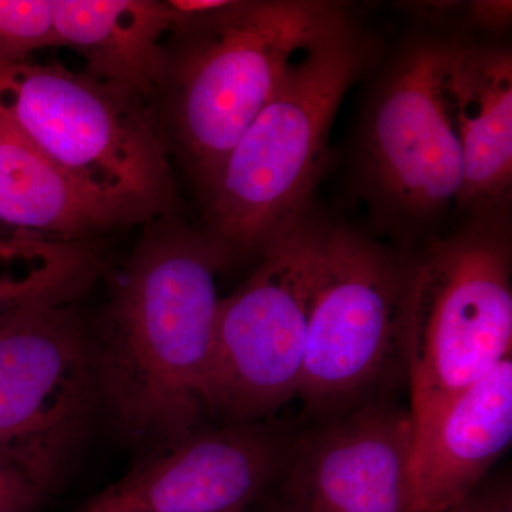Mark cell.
<instances>
[{
  "label": "cell",
  "instance_id": "44dd1931",
  "mask_svg": "<svg viewBox=\"0 0 512 512\" xmlns=\"http://www.w3.org/2000/svg\"><path fill=\"white\" fill-rule=\"evenodd\" d=\"M242 512H278L275 510L274 507H272L271 504L266 503L264 498H261V500L256 501V503L249 505V507L245 508Z\"/></svg>",
  "mask_w": 512,
  "mask_h": 512
},
{
  "label": "cell",
  "instance_id": "5b68a950",
  "mask_svg": "<svg viewBox=\"0 0 512 512\" xmlns=\"http://www.w3.org/2000/svg\"><path fill=\"white\" fill-rule=\"evenodd\" d=\"M406 255L346 225L313 217L305 360V420L394 394L404 379Z\"/></svg>",
  "mask_w": 512,
  "mask_h": 512
},
{
  "label": "cell",
  "instance_id": "5bb4252c",
  "mask_svg": "<svg viewBox=\"0 0 512 512\" xmlns=\"http://www.w3.org/2000/svg\"><path fill=\"white\" fill-rule=\"evenodd\" d=\"M446 84L464 156L458 207L498 211L512 180L510 50L450 39Z\"/></svg>",
  "mask_w": 512,
  "mask_h": 512
},
{
  "label": "cell",
  "instance_id": "30bf717a",
  "mask_svg": "<svg viewBox=\"0 0 512 512\" xmlns=\"http://www.w3.org/2000/svg\"><path fill=\"white\" fill-rule=\"evenodd\" d=\"M414 426L394 394L291 427L264 495L278 512H409Z\"/></svg>",
  "mask_w": 512,
  "mask_h": 512
},
{
  "label": "cell",
  "instance_id": "4fadbf2b",
  "mask_svg": "<svg viewBox=\"0 0 512 512\" xmlns=\"http://www.w3.org/2000/svg\"><path fill=\"white\" fill-rule=\"evenodd\" d=\"M164 214L170 211L157 202L87 183L0 119V222L47 238L86 242Z\"/></svg>",
  "mask_w": 512,
  "mask_h": 512
},
{
  "label": "cell",
  "instance_id": "ffe728a7",
  "mask_svg": "<svg viewBox=\"0 0 512 512\" xmlns=\"http://www.w3.org/2000/svg\"><path fill=\"white\" fill-rule=\"evenodd\" d=\"M468 18L481 29L497 30L505 28L511 20V2H473L468 6Z\"/></svg>",
  "mask_w": 512,
  "mask_h": 512
},
{
  "label": "cell",
  "instance_id": "7c38bea8",
  "mask_svg": "<svg viewBox=\"0 0 512 512\" xmlns=\"http://www.w3.org/2000/svg\"><path fill=\"white\" fill-rule=\"evenodd\" d=\"M512 444V357L414 431L409 512H446L493 473Z\"/></svg>",
  "mask_w": 512,
  "mask_h": 512
},
{
  "label": "cell",
  "instance_id": "7402d4cb",
  "mask_svg": "<svg viewBox=\"0 0 512 512\" xmlns=\"http://www.w3.org/2000/svg\"><path fill=\"white\" fill-rule=\"evenodd\" d=\"M244 510H245V508H242V510L231 511V512H242V511H244Z\"/></svg>",
  "mask_w": 512,
  "mask_h": 512
},
{
  "label": "cell",
  "instance_id": "ac0fdd59",
  "mask_svg": "<svg viewBox=\"0 0 512 512\" xmlns=\"http://www.w3.org/2000/svg\"><path fill=\"white\" fill-rule=\"evenodd\" d=\"M45 498L20 476L0 448V512H33Z\"/></svg>",
  "mask_w": 512,
  "mask_h": 512
},
{
  "label": "cell",
  "instance_id": "ba28073f",
  "mask_svg": "<svg viewBox=\"0 0 512 512\" xmlns=\"http://www.w3.org/2000/svg\"><path fill=\"white\" fill-rule=\"evenodd\" d=\"M311 205L286 221L215 319L205 407L221 424L275 419L296 399L305 360L313 256Z\"/></svg>",
  "mask_w": 512,
  "mask_h": 512
},
{
  "label": "cell",
  "instance_id": "8992f818",
  "mask_svg": "<svg viewBox=\"0 0 512 512\" xmlns=\"http://www.w3.org/2000/svg\"><path fill=\"white\" fill-rule=\"evenodd\" d=\"M0 119L84 181L170 211L168 144L157 106L60 64L0 66Z\"/></svg>",
  "mask_w": 512,
  "mask_h": 512
},
{
  "label": "cell",
  "instance_id": "6da1fadb",
  "mask_svg": "<svg viewBox=\"0 0 512 512\" xmlns=\"http://www.w3.org/2000/svg\"><path fill=\"white\" fill-rule=\"evenodd\" d=\"M234 259L207 229L160 215L89 325L103 421L141 457L204 426L218 281Z\"/></svg>",
  "mask_w": 512,
  "mask_h": 512
},
{
  "label": "cell",
  "instance_id": "3957f363",
  "mask_svg": "<svg viewBox=\"0 0 512 512\" xmlns=\"http://www.w3.org/2000/svg\"><path fill=\"white\" fill-rule=\"evenodd\" d=\"M345 13L316 0H239L210 28L171 37L158 116L201 192L289 67Z\"/></svg>",
  "mask_w": 512,
  "mask_h": 512
},
{
  "label": "cell",
  "instance_id": "9a60e30c",
  "mask_svg": "<svg viewBox=\"0 0 512 512\" xmlns=\"http://www.w3.org/2000/svg\"><path fill=\"white\" fill-rule=\"evenodd\" d=\"M56 46L86 62L84 73L157 106L167 73L164 0H52Z\"/></svg>",
  "mask_w": 512,
  "mask_h": 512
},
{
  "label": "cell",
  "instance_id": "2e32d148",
  "mask_svg": "<svg viewBox=\"0 0 512 512\" xmlns=\"http://www.w3.org/2000/svg\"><path fill=\"white\" fill-rule=\"evenodd\" d=\"M103 268L89 242L28 231L0 239V323L37 303H72Z\"/></svg>",
  "mask_w": 512,
  "mask_h": 512
},
{
  "label": "cell",
  "instance_id": "277c9868",
  "mask_svg": "<svg viewBox=\"0 0 512 512\" xmlns=\"http://www.w3.org/2000/svg\"><path fill=\"white\" fill-rule=\"evenodd\" d=\"M406 255L403 372L414 431L511 356V241L497 211Z\"/></svg>",
  "mask_w": 512,
  "mask_h": 512
},
{
  "label": "cell",
  "instance_id": "e0dca14e",
  "mask_svg": "<svg viewBox=\"0 0 512 512\" xmlns=\"http://www.w3.org/2000/svg\"><path fill=\"white\" fill-rule=\"evenodd\" d=\"M47 46H56L52 0H0V66Z\"/></svg>",
  "mask_w": 512,
  "mask_h": 512
},
{
  "label": "cell",
  "instance_id": "9c48e42d",
  "mask_svg": "<svg viewBox=\"0 0 512 512\" xmlns=\"http://www.w3.org/2000/svg\"><path fill=\"white\" fill-rule=\"evenodd\" d=\"M450 37L404 47L377 84L362 138L370 197L409 228L458 205L464 156L446 84Z\"/></svg>",
  "mask_w": 512,
  "mask_h": 512
},
{
  "label": "cell",
  "instance_id": "d6986e66",
  "mask_svg": "<svg viewBox=\"0 0 512 512\" xmlns=\"http://www.w3.org/2000/svg\"><path fill=\"white\" fill-rule=\"evenodd\" d=\"M446 512H512L510 474L491 473L476 490Z\"/></svg>",
  "mask_w": 512,
  "mask_h": 512
},
{
  "label": "cell",
  "instance_id": "7a4b0ae2",
  "mask_svg": "<svg viewBox=\"0 0 512 512\" xmlns=\"http://www.w3.org/2000/svg\"><path fill=\"white\" fill-rule=\"evenodd\" d=\"M370 43L348 13L289 67L207 190L205 229L235 258L259 254L309 205L333 119L365 72Z\"/></svg>",
  "mask_w": 512,
  "mask_h": 512
},
{
  "label": "cell",
  "instance_id": "52a82bcc",
  "mask_svg": "<svg viewBox=\"0 0 512 512\" xmlns=\"http://www.w3.org/2000/svg\"><path fill=\"white\" fill-rule=\"evenodd\" d=\"M103 420L89 323L37 303L0 323V448L45 497L67 483Z\"/></svg>",
  "mask_w": 512,
  "mask_h": 512
},
{
  "label": "cell",
  "instance_id": "8fae6325",
  "mask_svg": "<svg viewBox=\"0 0 512 512\" xmlns=\"http://www.w3.org/2000/svg\"><path fill=\"white\" fill-rule=\"evenodd\" d=\"M291 427L275 419L220 424L140 457L74 512H231L274 484Z\"/></svg>",
  "mask_w": 512,
  "mask_h": 512
}]
</instances>
